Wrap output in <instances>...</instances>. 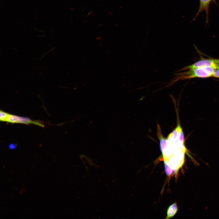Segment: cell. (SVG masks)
Instances as JSON below:
<instances>
[{"mask_svg": "<svg viewBox=\"0 0 219 219\" xmlns=\"http://www.w3.org/2000/svg\"><path fill=\"white\" fill-rule=\"evenodd\" d=\"M167 139V146L162 153L165 173L171 175L182 167L187 149L184 144L175 141L171 135H169Z\"/></svg>", "mask_w": 219, "mask_h": 219, "instance_id": "cell-1", "label": "cell"}, {"mask_svg": "<svg viewBox=\"0 0 219 219\" xmlns=\"http://www.w3.org/2000/svg\"><path fill=\"white\" fill-rule=\"evenodd\" d=\"M216 69L212 67H203L190 69L189 71L183 73L182 79L193 78H206L212 76Z\"/></svg>", "mask_w": 219, "mask_h": 219, "instance_id": "cell-2", "label": "cell"}, {"mask_svg": "<svg viewBox=\"0 0 219 219\" xmlns=\"http://www.w3.org/2000/svg\"><path fill=\"white\" fill-rule=\"evenodd\" d=\"M6 122L12 123H20L26 124H32L42 127H44V126L43 124L41 121L33 120L28 117L19 116L10 114L7 119Z\"/></svg>", "mask_w": 219, "mask_h": 219, "instance_id": "cell-3", "label": "cell"}, {"mask_svg": "<svg viewBox=\"0 0 219 219\" xmlns=\"http://www.w3.org/2000/svg\"><path fill=\"white\" fill-rule=\"evenodd\" d=\"M209 67H212L215 69L219 68V60L212 59L202 60L198 61L191 65L186 67L182 70Z\"/></svg>", "mask_w": 219, "mask_h": 219, "instance_id": "cell-4", "label": "cell"}, {"mask_svg": "<svg viewBox=\"0 0 219 219\" xmlns=\"http://www.w3.org/2000/svg\"><path fill=\"white\" fill-rule=\"evenodd\" d=\"M200 5L198 11L196 16L193 19L194 21L197 16L203 11H205L206 13V24L209 22V6L211 2L217 4L215 0H199Z\"/></svg>", "mask_w": 219, "mask_h": 219, "instance_id": "cell-5", "label": "cell"}, {"mask_svg": "<svg viewBox=\"0 0 219 219\" xmlns=\"http://www.w3.org/2000/svg\"><path fill=\"white\" fill-rule=\"evenodd\" d=\"M157 135L159 140L160 148L161 152H162L167 146V139L163 136L160 126L157 125Z\"/></svg>", "mask_w": 219, "mask_h": 219, "instance_id": "cell-6", "label": "cell"}, {"mask_svg": "<svg viewBox=\"0 0 219 219\" xmlns=\"http://www.w3.org/2000/svg\"><path fill=\"white\" fill-rule=\"evenodd\" d=\"M178 210L176 203H174L168 207L167 210V216L165 219H169L173 217Z\"/></svg>", "mask_w": 219, "mask_h": 219, "instance_id": "cell-7", "label": "cell"}, {"mask_svg": "<svg viewBox=\"0 0 219 219\" xmlns=\"http://www.w3.org/2000/svg\"><path fill=\"white\" fill-rule=\"evenodd\" d=\"M10 114L2 110L0 111V120L2 122H6Z\"/></svg>", "mask_w": 219, "mask_h": 219, "instance_id": "cell-8", "label": "cell"}, {"mask_svg": "<svg viewBox=\"0 0 219 219\" xmlns=\"http://www.w3.org/2000/svg\"><path fill=\"white\" fill-rule=\"evenodd\" d=\"M178 139L180 143L184 144L185 140L182 128L181 127L179 130Z\"/></svg>", "mask_w": 219, "mask_h": 219, "instance_id": "cell-9", "label": "cell"}, {"mask_svg": "<svg viewBox=\"0 0 219 219\" xmlns=\"http://www.w3.org/2000/svg\"><path fill=\"white\" fill-rule=\"evenodd\" d=\"M212 76L214 77L219 78V67L215 69Z\"/></svg>", "mask_w": 219, "mask_h": 219, "instance_id": "cell-10", "label": "cell"}, {"mask_svg": "<svg viewBox=\"0 0 219 219\" xmlns=\"http://www.w3.org/2000/svg\"><path fill=\"white\" fill-rule=\"evenodd\" d=\"M16 146L14 144H11L9 145V147L11 149H14L15 148Z\"/></svg>", "mask_w": 219, "mask_h": 219, "instance_id": "cell-11", "label": "cell"}]
</instances>
